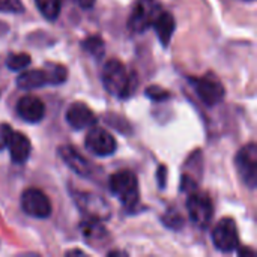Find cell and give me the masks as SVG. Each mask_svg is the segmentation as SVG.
<instances>
[{
    "label": "cell",
    "mask_w": 257,
    "mask_h": 257,
    "mask_svg": "<svg viewBox=\"0 0 257 257\" xmlns=\"http://www.w3.org/2000/svg\"><path fill=\"white\" fill-rule=\"evenodd\" d=\"M6 148L9 149V155H11V160L14 164L21 166L30 158L32 145H30V140L23 133L12 131L9 139H8Z\"/></svg>",
    "instance_id": "14"
},
{
    "label": "cell",
    "mask_w": 257,
    "mask_h": 257,
    "mask_svg": "<svg viewBox=\"0 0 257 257\" xmlns=\"http://www.w3.org/2000/svg\"><path fill=\"white\" fill-rule=\"evenodd\" d=\"M30 62H32V59H30L29 54H24V53H12L6 59V66L11 71H21L26 66H29Z\"/></svg>",
    "instance_id": "20"
},
{
    "label": "cell",
    "mask_w": 257,
    "mask_h": 257,
    "mask_svg": "<svg viewBox=\"0 0 257 257\" xmlns=\"http://www.w3.org/2000/svg\"><path fill=\"white\" fill-rule=\"evenodd\" d=\"M11 133H12V128L9 125H6V123L0 125V151L3 148H6V143H8V139H9Z\"/></svg>",
    "instance_id": "24"
},
{
    "label": "cell",
    "mask_w": 257,
    "mask_h": 257,
    "mask_svg": "<svg viewBox=\"0 0 257 257\" xmlns=\"http://www.w3.org/2000/svg\"><path fill=\"white\" fill-rule=\"evenodd\" d=\"M161 11L163 8L158 0H137L128 18L130 32L136 35L145 33L149 27L154 26Z\"/></svg>",
    "instance_id": "3"
},
{
    "label": "cell",
    "mask_w": 257,
    "mask_h": 257,
    "mask_svg": "<svg viewBox=\"0 0 257 257\" xmlns=\"http://www.w3.org/2000/svg\"><path fill=\"white\" fill-rule=\"evenodd\" d=\"M101 81L104 89L119 99H128L137 87L136 74L128 71L119 59H110L105 62L101 71Z\"/></svg>",
    "instance_id": "1"
},
{
    "label": "cell",
    "mask_w": 257,
    "mask_h": 257,
    "mask_svg": "<svg viewBox=\"0 0 257 257\" xmlns=\"http://www.w3.org/2000/svg\"><path fill=\"white\" fill-rule=\"evenodd\" d=\"M163 223L172 230H181L184 227V218L178 211H169L163 217Z\"/></svg>",
    "instance_id": "21"
},
{
    "label": "cell",
    "mask_w": 257,
    "mask_h": 257,
    "mask_svg": "<svg viewBox=\"0 0 257 257\" xmlns=\"http://www.w3.org/2000/svg\"><path fill=\"white\" fill-rule=\"evenodd\" d=\"M117 254L119 256H126L128 253H125V251H110L108 253V256H117Z\"/></svg>",
    "instance_id": "26"
},
{
    "label": "cell",
    "mask_w": 257,
    "mask_h": 257,
    "mask_svg": "<svg viewBox=\"0 0 257 257\" xmlns=\"http://www.w3.org/2000/svg\"><path fill=\"white\" fill-rule=\"evenodd\" d=\"M71 2H74L75 5H78L83 9H90V8H93L96 0H71Z\"/></svg>",
    "instance_id": "25"
},
{
    "label": "cell",
    "mask_w": 257,
    "mask_h": 257,
    "mask_svg": "<svg viewBox=\"0 0 257 257\" xmlns=\"http://www.w3.org/2000/svg\"><path fill=\"white\" fill-rule=\"evenodd\" d=\"M154 30L158 36V41L163 47H169L170 41H172V36L175 33V29H176V20L175 17L167 12V11H161L160 15L157 17L155 23H154Z\"/></svg>",
    "instance_id": "15"
},
{
    "label": "cell",
    "mask_w": 257,
    "mask_h": 257,
    "mask_svg": "<svg viewBox=\"0 0 257 257\" xmlns=\"http://www.w3.org/2000/svg\"><path fill=\"white\" fill-rule=\"evenodd\" d=\"M0 12L5 14H23L24 5L21 0H0Z\"/></svg>",
    "instance_id": "22"
},
{
    "label": "cell",
    "mask_w": 257,
    "mask_h": 257,
    "mask_svg": "<svg viewBox=\"0 0 257 257\" xmlns=\"http://www.w3.org/2000/svg\"><path fill=\"white\" fill-rule=\"evenodd\" d=\"M17 114L27 123H39L45 117V104L35 95H26L17 104Z\"/></svg>",
    "instance_id": "13"
},
{
    "label": "cell",
    "mask_w": 257,
    "mask_h": 257,
    "mask_svg": "<svg viewBox=\"0 0 257 257\" xmlns=\"http://www.w3.org/2000/svg\"><path fill=\"white\" fill-rule=\"evenodd\" d=\"M44 71L48 78V86H59L68 80V69L60 63H47Z\"/></svg>",
    "instance_id": "18"
},
{
    "label": "cell",
    "mask_w": 257,
    "mask_h": 257,
    "mask_svg": "<svg viewBox=\"0 0 257 257\" xmlns=\"http://www.w3.org/2000/svg\"><path fill=\"white\" fill-rule=\"evenodd\" d=\"M66 254H84V253L80 251V250H72V251H68Z\"/></svg>",
    "instance_id": "27"
},
{
    "label": "cell",
    "mask_w": 257,
    "mask_h": 257,
    "mask_svg": "<svg viewBox=\"0 0 257 257\" xmlns=\"http://www.w3.org/2000/svg\"><path fill=\"white\" fill-rule=\"evenodd\" d=\"M108 188L126 211L137 208L140 200L139 179L131 170H120L111 175L108 178Z\"/></svg>",
    "instance_id": "2"
},
{
    "label": "cell",
    "mask_w": 257,
    "mask_h": 257,
    "mask_svg": "<svg viewBox=\"0 0 257 257\" xmlns=\"http://www.w3.org/2000/svg\"><path fill=\"white\" fill-rule=\"evenodd\" d=\"M65 120L72 130L80 131V130L93 126L98 122V117L84 102L77 101L68 107V110L65 113Z\"/></svg>",
    "instance_id": "12"
},
{
    "label": "cell",
    "mask_w": 257,
    "mask_h": 257,
    "mask_svg": "<svg viewBox=\"0 0 257 257\" xmlns=\"http://www.w3.org/2000/svg\"><path fill=\"white\" fill-rule=\"evenodd\" d=\"M59 157L62 158V161L78 176L81 178H92L96 172V167L89 163V160H86L78 151H75L72 146L69 145H65V146H60L59 148Z\"/></svg>",
    "instance_id": "11"
},
{
    "label": "cell",
    "mask_w": 257,
    "mask_h": 257,
    "mask_svg": "<svg viewBox=\"0 0 257 257\" xmlns=\"http://www.w3.org/2000/svg\"><path fill=\"white\" fill-rule=\"evenodd\" d=\"M81 47L83 50L90 54L92 57H95L96 60H101L104 57V53H105V44L102 41L101 36H89L86 38L83 42H81Z\"/></svg>",
    "instance_id": "19"
},
{
    "label": "cell",
    "mask_w": 257,
    "mask_h": 257,
    "mask_svg": "<svg viewBox=\"0 0 257 257\" xmlns=\"http://www.w3.org/2000/svg\"><path fill=\"white\" fill-rule=\"evenodd\" d=\"M84 145L90 154H93L95 157H99V158L111 157L117 149L116 139L107 130L99 128V126H90V130L86 136Z\"/></svg>",
    "instance_id": "10"
},
{
    "label": "cell",
    "mask_w": 257,
    "mask_h": 257,
    "mask_svg": "<svg viewBox=\"0 0 257 257\" xmlns=\"http://www.w3.org/2000/svg\"><path fill=\"white\" fill-rule=\"evenodd\" d=\"M236 170L239 173V178L242 184L254 190L257 187V146L256 143H248L245 145L235 158Z\"/></svg>",
    "instance_id": "6"
},
{
    "label": "cell",
    "mask_w": 257,
    "mask_h": 257,
    "mask_svg": "<svg viewBox=\"0 0 257 257\" xmlns=\"http://www.w3.org/2000/svg\"><path fill=\"white\" fill-rule=\"evenodd\" d=\"M15 84L21 90H35V89H41L44 86H48V78H47L44 68L42 69H30V71L20 74L17 77Z\"/></svg>",
    "instance_id": "16"
},
{
    "label": "cell",
    "mask_w": 257,
    "mask_h": 257,
    "mask_svg": "<svg viewBox=\"0 0 257 257\" xmlns=\"http://www.w3.org/2000/svg\"><path fill=\"white\" fill-rule=\"evenodd\" d=\"M21 209L26 215L38 220H45L53 212L50 199L38 188H27L21 194Z\"/></svg>",
    "instance_id": "7"
},
{
    "label": "cell",
    "mask_w": 257,
    "mask_h": 257,
    "mask_svg": "<svg viewBox=\"0 0 257 257\" xmlns=\"http://www.w3.org/2000/svg\"><path fill=\"white\" fill-rule=\"evenodd\" d=\"M145 95H146L148 98H151L152 101H166V99H169V98L172 96L170 92H167L166 89L158 87V86H151V87H148L146 92H145Z\"/></svg>",
    "instance_id": "23"
},
{
    "label": "cell",
    "mask_w": 257,
    "mask_h": 257,
    "mask_svg": "<svg viewBox=\"0 0 257 257\" xmlns=\"http://www.w3.org/2000/svg\"><path fill=\"white\" fill-rule=\"evenodd\" d=\"M74 202L78 206V209L81 211L84 218L104 221V220L110 218V215H111L108 203L96 194L77 191V193H74Z\"/></svg>",
    "instance_id": "8"
},
{
    "label": "cell",
    "mask_w": 257,
    "mask_h": 257,
    "mask_svg": "<svg viewBox=\"0 0 257 257\" xmlns=\"http://www.w3.org/2000/svg\"><path fill=\"white\" fill-rule=\"evenodd\" d=\"M196 95L206 107H215L218 105L226 95L223 83L212 74H206L199 78L190 80Z\"/></svg>",
    "instance_id": "5"
},
{
    "label": "cell",
    "mask_w": 257,
    "mask_h": 257,
    "mask_svg": "<svg viewBox=\"0 0 257 257\" xmlns=\"http://www.w3.org/2000/svg\"><path fill=\"white\" fill-rule=\"evenodd\" d=\"M212 244L221 253H233L239 247L238 227L233 218H223L212 230Z\"/></svg>",
    "instance_id": "9"
},
{
    "label": "cell",
    "mask_w": 257,
    "mask_h": 257,
    "mask_svg": "<svg viewBox=\"0 0 257 257\" xmlns=\"http://www.w3.org/2000/svg\"><path fill=\"white\" fill-rule=\"evenodd\" d=\"M41 15L48 21H56L62 11V0H35Z\"/></svg>",
    "instance_id": "17"
},
{
    "label": "cell",
    "mask_w": 257,
    "mask_h": 257,
    "mask_svg": "<svg viewBox=\"0 0 257 257\" xmlns=\"http://www.w3.org/2000/svg\"><path fill=\"white\" fill-rule=\"evenodd\" d=\"M187 212L194 226L206 229L214 217V205L208 194L191 191L187 199Z\"/></svg>",
    "instance_id": "4"
}]
</instances>
